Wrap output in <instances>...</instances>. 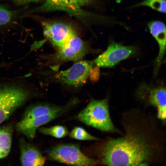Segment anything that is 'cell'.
Returning <instances> with one entry per match:
<instances>
[{"mask_svg": "<svg viewBox=\"0 0 166 166\" xmlns=\"http://www.w3.org/2000/svg\"><path fill=\"white\" fill-rule=\"evenodd\" d=\"M71 138L79 140H100V139L92 135L83 128L74 127L69 134Z\"/></svg>", "mask_w": 166, "mask_h": 166, "instance_id": "18", "label": "cell"}, {"mask_svg": "<svg viewBox=\"0 0 166 166\" xmlns=\"http://www.w3.org/2000/svg\"><path fill=\"white\" fill-rule=\"evenodd\" d=\"M135 131L129 130L124 137L103 144L99 151L102 163L108 166L148 165L154 146L145 135Z\"/></svg>", "mask_w": 166, "mask_h": 166, "instance_id": "1", "label": "cell"}, {"mask_svg": "<svg viewBox=\"0 0 166 166\" xmlns=\"http://www.w3.org/2000/svg\"><path fill=\"white\" fill-rule=\"evenodd\" d=\"M148 98L150 104L157 108L158 117L161 120H165L166 115L165 88L160 87L151 89L149 92Z\"/></svg>", "mask_w": 166, "mask_h": 166, "instance_id": "13", "label": "cell"}, {"mask_svg": "<svg viewBox=\"0 0 166 166\" xmlns=\"http://www.w3.org/2000/svg\"><path fill=\"white\" fill-rule=\"evenodd\" d=\"M166 4V0H144L132 5L129 8L148 6L160 13H165Z\"/></svg>", "mask_w": 166, "mask_h": 166, "instance_id": "17", "label": "cell"}, {"mask_svg": "<svg viewBox=\"0 0 166 166\" xmlns=\"http://www.w3.org/2000/svg\"><path fill=\"white\" fill-rule=\"evenodd\" d=\"M18 11L10 10L0 4V26H6L11 22Z\"/></svg>", "mask_w": 166, "mask_h": 166, "instance_id": "19", "label": "cell"}, {"mask_svg": "<svg viewBox=\"0 0 166 166\" xmlns=\"http://www.w3.org/2000/svg\"><path fill=\"white\" fill-rule=\"evenodd\" d=\"M149 31L157 41L159 47L158 54L156 58V68H158L162 61L166 50V31L165 24L159 21H153L148 23Z\"/></svg>", "mask_w": 166, "mask_h": 166, "instance_id": "12", "label": "cell"}, {"mask_svg": "<svg viewBox=\"0 0 166 166\" xmlns=\"http://www.w3.org/2000/svg\"><path fill=\"white\" fill-rule=\"evenodd\" d=\"M47 156L50 160L75 166H94L98 163L96 160L84 154L79 146L75 144L56 146L49 151Z\"/></svg>", "mask_w": 166, "mask_h": 166, "instance_id": "5", "label": "cell"}, {"mask_svg": "<svg viewBox=\"0 0 166 166\" xmlns=\"http://www.w3.org/2000/svg\"><path fill=\"white\" fill-rule=\"evenodd\" d=\"M23 86L7 84L0 86V124L7 120L31 96Z\"/></svg>", "mask_w": 166, "mask_h": 166, "instance_id": "3", "label": "cell"}, {"mask_svg": "<svg viewBox=\"0 0 166 166\" xmlns=\"http://www.w3.org/2000/svg\"><path fill=\"white\" fill-rule=\"evenodd\" d=\"M137 52L134 46H124L112 42L105 51L94 60V62L98 67L112 68L122 60L135 54Z\"/></svg>", "mask_w": 166, "mask_h": 166, "instance_id": "6", "label": "cell"}, {"mask_svg": "<svg viewBox=\"0 0 166 166\" xmlns=\"http://www.w3.org/2000/svg\"><path fill=\"white\" fill-rule=\"evenodd\" d=\"M41 133L55 137L60 138H63L69 134L67 128L62 125H57L50 127H41L38 128Z\"/></svg>", "mask_w": 166, "mask_h": 166, "instance_id": "16", "label": "cell"}, {"mask_svg": "<svg viewBox=\"0 0 166 166\" xmlns=\"http://www.w3.org/2000/svg\"><path fill=\"white\" fill-rule=\"evenodd\" d=\"M77 117L85 124L101 131H117L110 118L107 99L91 100Z\"/></svg>", "mask_w": 166, "mask_h": 166, "instance_id": "2", "label": "cell"}, {"mask_svg": "<svg viewBox=\"0 0 166 166\" xmlns=\"http://www.w3.org/2000/svg\"><path fill=\"white\" fill-rule=\"evenodd\" d=\"M42 25L44 36L58 49L77 35L72 26L63 22H45Z\"/></svg>", "mask_w": 166, "mask_h": 166, "instance_id": "8", "label": "cell"}, {"mask_svg": "<svg viewBox=\"0 0 166 166\" xmlns=\"http://www.w3.org/2000/svg\"><path fill=\"white\" fill-rule=\"evenodd\" d=\"M14 2L20 5H24L31 2H38L43 0H11Z\"/></svg>", "mask_w": 166, "mask_h": 166, "instance_id": "21", "label": "cell"}, {"mask_svg": "<svg viewBox=\"0 0 166 166\" xmlns=\"http://www.w3.org/2000/svg\"><path fill=\"white\" fill-rule=\"evenodd\" d=\"M81 7L92 5L96 2L98 0H77Z\"/></svg>", "mask_w": 166, "mask_h": 166, "instance_id": "20", "label": "cell"}, {"mask_svg": "<svg viewBox=\"0 0 166 166\" xmlns=\"http://www.w3.org/2000/svg\"><path fill=\"white\" fill-rule=\"evenodd\" d=\"M64 106L44 104L31 105L26 110L22 119H27L48 114L60 110Z\"/></svg>", "mask_w": 166, "mask_h": 166, "instance_id": "14", "label": "cell"}, {"mask_svg": "<svg viewBox=\"0 0 166 166\" xmlns=\"http://www.w3.org/2000/svg\"><path fill=\"white\" fill-rule=\"evenodd\" d=\"M45 0L43 4L27 11L25 15L58 11L65 12L70 16L75 17L85 23L101 19V16L82 9L77 0Z\"/></svg>", "mask_w": 166, "mask_h": 166, "instance_id": "4", "label": "cell"}, {"mask_svg": "<svg viewBox=\"0 0 166 166\" xmlns=\"http://www.w3.org/2000/svg\"><path fill=\"white\" fill-rule=\"evenodd\" d=\"M70 105H65L61 109L48 114L22 119L16 125V130L31 140L35 137L37 130L40 127L60 117L69 109Z\"/></svg>", "mask_w": 166, "mask_h": 166, "instance_id": "9", "label": "cell"}, {"mask_svg": "<svg viewBox=\"0 0 166 166\" xmlns=\"http://www.w3.org/2000/svg\"><path fill=\"white\" fill-rule=\"evenodd\" d=\"M88 48L87 44L85 41L77 35L75 36L58 49L55 59L62 61L79 60L87 53Z\"/></svg>", "mask_w": 166, "mask_h": 166, "instance_id": "10", "label": "cell"}, {"mask_svg": "<svg viewBox=\"0 0 166 166\" xmlns=\"http://www.w3.org/2000/svg\"><path fill=\"white\" fill-rule=\"evenodd\" d=\"M13 130L10 125L0 127V159L9 154L11 148Z\"/></svg>", "mask_w": 166, "mask_h": 166, "instance_id": "15", "label": "cell"}, {"mask_svg": "<svg viewBox=\"0 0 166 166\" xmlns=\"http://www.w3.org/2000/svg\"><path fill=\"white\" fill-rule=\"evenodd\" d=\"M93 65L92 61H79L68 69L58 72L55 77L61 82L79 87L85 82Z\"/></svg>", "mask_w": 166, "mask_h": 166, "instance_id": "7", "label": "cell"}, {"mask_svg": "<svg viewBox=\"0 0 166 166\" xmlns=\"http://www.w3.org/2000/svg\"><path fill=\"white\" fill-rule=\"evenodd\" d=\"M20 161L24 166H42L46 158L35 147L23 140L20 142Z\"/></svg>", "mask_w": 166, "mask_h": 166, "instance_id": "11", "label": "cell"}]
</instances>
